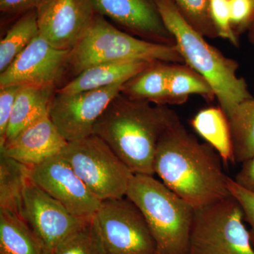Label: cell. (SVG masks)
<instances>
[{"label":"cell","instance_id":"f1b7e54d","mask_svg":"<svg viewBox=\"0 0 254 254\" xmlns=\"http://www.w3.org/2000/svg\"><path fill=\"white\" fill-rule=\"evenodd\" d=\"M228 188L230 194L238 200L243 209L245 222L250 227L251 240L254 247V192L237 185L231 177L229 178Z\"/></svg>","mask_w":254,"mask_h":254},{"label":"cell","instance_id":"cb8c5ba5","mask_svg":"<svg viewBox=\"0 0 254 254\" xmlns=\"http://www.w3.org/2000/svg\"><path fill=\"white\" fill-rule=\"evenodd\" d=\"M29 167L0 154V210L18 213Z\"/></svg>","mask_w":254,"mask_h":254},{"label":"cell","instance_id":"836d02e7","mask_svg":"<svg viewBox=\"0 0 254 254\" xmlns=\"http://www.w3.org/2000/svg\"><path fill=\"white\" fill-rule=\"evenodd\" d=\"M252 1L254 3V0H252Z\"/></svg>","mask_w":254,"mask_h":254},{"label":"cell","instance_id":"4fadbf2b","mask_svg":"<svg viewBox=\"0 0 254 254\" xmlns=\"http://www.w3.org/2000/svg\"><path fill=\"white\" fill-rule=\"evenodd\" d=\"M36 11L39 36L62 50L79 43L95 16L91 0H43Z\"/></svg>","mask_w":254,"mask_h":254},{"label":"cell","instance_id":"484cf974","mask_svg":"<svg viewBox=\"0 0 254 254\" xmlns=\"http://www.w3.org/2000/svg\"><path fill=\"white\" fill-rule=\"evenodd\" d=\"M195 30L205 38H218L210 18L208 0H170Z\"/></svg>","mask_w":254,"mask_h":254},{"label":"cell","instance_id":"ba28073f","mask_svg":"<svg viewBox=\"0 0 254 254\" xmlns=\"http://www.w3.org/2000/svg\"><path fill=\"white\" fill-rule=\"evenodd\" d=\"M93 220L108 254H158L143 213L127 197L102 201Z\"/></svg>","mask_w":254,"mask_h":254},{"label":"cell","instance_id":"5bb4252c","mask_svg":"<svg viewBox=\"0 0 254 254\" xmlns=\"http://www.w3.org/2000/svg\"><path fill=\"white\" fill-rule=\"evenodd\" d=\"M95 11L133 34L160 44L175 46L154 0H91Z\"/></svg>","mask_w":254,"mask_h":254},{"label":"cell","instance_id":"7c38bea8","mask_svg":"<svg viewBox=\"0 0 254 254\" xmlns=\"http://www.w3.org/2000/svg\"><path fill=\"white\" fill-rule=\"evenodd\" d=\"M71 50H58L38 36L4 71L0 88L10 86L55 87L68 66Z\"/></svg>","mask_w":254,"mask_h":254},{"label":"cell","instance_id":"5b68a950","mask_svg":"<svg viewBox=\"0 0 254 254\" xmlns=\"http://www.w3.org/2000/svg\"><path fill=\"white\" fill-rule=\"evenodd\" d=\"M133 61L185 64L176 46L136 38L95 14L86 34L70 51L68 66L76 76L100 64Z\"/></svg>","mask_w":254,"mask_h":254},{"label":"cell","instance_id":"7a4b0ae2","mask_svg":"<svg viewBox=\"0 0 254 254\" xmlns=\"http://www.w3.org/2000/svg\"><path fill=\"white\" fill-rule=\"evenodd\" d=\"M179 118L167 105L131 99L121 93L95 124L93 134L109 145L133 175L154 176L158 142Z\"/></svg>","mask_w":254,"mask_h":254},{"label":"cell","instance_id":"603a6c76","mask_svg":"<svg viewBox=\"0 0 254 254\" xmlns=\"http://www.w3.org/2000/svg\"><path fill=\"white\" fill-rule=\"evenodd\" d=\"M39 36L36 9L28 11L19 18L0 43V72Z\"/></svg>","mask_w":254,"mask_h":254},{"label":"cell","instance_id":"ac0fdd59","mask_svg":"<svg viewBox=\"0 0 254 254\" xmlns=\"http://www.w3.org/2000/svg\"><path fill=\"white\" fill-rule=\"evenodd\" d=\"M190 124L195 131L216 150L222 163L235 164L230 122L220 106L200 110Z\"/></svg>","mask_w":254,"mask_h":254},{"label":"cell","instance_id":"e0dca14e","mask_svg":"<svg viewBox=\"0 0 254 254\" xmlns=\"http://www.w3.org/2000/svg\"><path fill=\"white\" fill-rule=\"evenodd\" d=\"M55 87L22 86L13 108L2 146L32 124L49 115Z\"/></svg>","mask_w":254,"mask_h":254},{"label":"cell","instance_id":"d6986e66","mask_svg":"<svg viewBox=\"0 0 254 254\" xmlns=\"http://www.w3.org/2000/svg\"><path fill=\"white\" fill-rule=\"evenodd\" d=\"M170 64L155 62L124 84L122 93L133 100L168 104V78Z\"/></svg>","mask_w":254,"mask_h":254},{"label":"cell","instance_id":"44dd1931","mask_svg":"<svg viewBox=\"0 0 254 254\" xmlns=\"http://www.w3.org/2000/svg\"><path fill=\"white\" fill-rule=\"evenodd\" d=\"M167 91L170 105L185 103L193 94L201 95L209 101L215 98L208 82L185 64H170Z\"/></svg>","mask_w":254,"mask_h":254},{"label":"cell","instance_id":"9c48e42d","mask_svg":"<svg viewBox=\"0 0 254 254\" xmlns=\"http://www.w3.org/2000/svg\"><path fill=\"white\" fill-rule=\"evenodd\" d=\"M18 214L46 254H51L57 246L88 222L73 216L30 177L23 190Z\"/></svg>","mask_w":254,"mask_h":254},{"label":"cell","instance_id":"9a60e30c","mask_svg":"<svg viewBox=\"0 0 254 254\" xmlns=\"http://www.w3.org/2000/svg\"><path fill=\"white\" fill-rule=\"evenodd\" d=\"M67 143L47 115L0 147V154L31 168L60 154Z\"/></svg>","mask_w":254,"mask_h":254},{"label":"cell","instance_id":"f546056e","mask_svg":"<svg viewBox=\"0 0 254 254\" xmlns=\"http://www.w3.org/2000/svg\"><path fill=\"white\" fill-rule=\"evenodd\" d=\"M21 87L10 86L0 88V145L4 141L15 100Z\"/></svg>","mask_w":254,"mask_h":254},{"label":"cell","instance_id":"2e32d148","mask_svg":"<svg viewBox=\"0 0 254 254\" xmlns=\"http://www.w3.org/2000/svg\"><path fill=\"white\" fill-rule=\"evenodd\" d=\"M150 64L133 61L95 65L78 73L73 80L57 90V92L72 94L125 83L148 67Z\"/></svg>","mask_w":254,"mask_h":254},{"label":"cell","instance_id":"6da1fadb","mask_svg":"<svg viewBox=\"0 0 254 254\" xmlns=\"http://www.w3.org/2000/svg\"><path fill=\"white\" fill-rule=\"evenodd\" d=\"M222 160L208 143H201L179 118L164 132L157 147L155 175L194 208L230 195Z\"/></svg>","mask_w":254,"mask_h":254},{"label":"cell","instance_id":"30bf717a","mask_svg":"<svg viewBox=\"0 0 254 254\" xmlns=\"http://www.w3.org/2000/svg\"><path fill=\"white\" fill-rule=\"evenodd\" d=\"M124 84L72 94L56 91L50 103V118L68 142L91 136L95 124L123 91Z\"/></svg>","mask_w":254,"mask_h":254},{"label":"cell","instance_id":"ffe728a7","mask_svg":"<svg viewBox=\"0 0 254 254\" xmlns=\"http://www.w3.org/2000/svg\"><path fill=\"white\" fill-rule=\"evenodd\" d=\"M0 254H46L19 214L0 210Z\"/></svg>","mask_w":254,"mask_h":254},{"label":"cell","instance_id":"4316f807","mask_svg":"<svg viewBox=\"0 0 254 254\" xmlns=\"http://www.w3.org/2000/svg\"><path fill=\"white\" fill-rule=\"evenodd\" d=\"M210 18L217 36L238 47V35L234 30L230 16L229 0H208Z\"/></svg>","mask_w":254,"mask_h":254},{"label":"cell","instance_id":"8fae6325","mask_svg":"<svg viewBox=\"0 0 254 254\" xmlns=\"http://www.w3.org/2000/svg\"><path fill=\"white\" fill-rule=\"evenodd\" d=\"M29 177L42 190L81 220H93L102 201L61 154L29 168Z\"/></svg>","mask_w":254,"mask_h":254},{"label":"cell","instance_id":"52a82bcc","mask_svg":"<svg viewBox=\"0 0 254 254\" xmlns=\"http://www.w3.org/2000/svg\"><path fill=\"white\" fill-rule=\"evenodd\" d=\"M60 154L101 201L126 197L133 174L99 136L68 142Z\"/></svg>","mask_w":254,"mask_h":254},{"label":"cell","instance_id":"1f68e13d","mask_svg":"<svg viewBox=\"0 0 254 254\" xmlns=\"http://www.w3.org/2000/svg\"><path fill=\"white\" fill-rule=\"evenodd\" d=\"M233 180L240 186L254 192V157L242 164Z\"/></svg>","mask_w":254,"mask_h":254},{"label":"cell","instance_id":"d4e9b609","mask_svg":"<svg viewBox=\"0 0 254 254\" xmlns=\"http://www.w3.org/2000/svg\"><path fill=\"white\" fill-rule=\"evenodd\" d=\"M50 254H108V252L93 220L65 239Z\"/></svg>","mask_w":254,"mask_h":254},{"label":"cell","instance_id":"4dcf8cb0","mask_svg":"<svg viewBox=\"0 0 254 254\" xmlns=\"http://www.w3.org/2000/svg\"><path fill=\"white\" fill-rule=\"evenodd\" d=\"M43 0H0V10L9 14H17L34 10Z\"/></svg>","mask_w":254,"mask_h":254},{"label":"cell","instance_id":"3957f363","mask_svg":"<svg viewBox=\"0 0 254 254\" xmlns=\"http://www.w3.org/2000/svg\"><path fill=\"white\" fill-rule=\"evenodd\" d=\"M165 26L185 64L208 82L222 110L229 117L237 105L253 98L245 78L237 75L239 64L205 41L170 0H154Z\"/></svg>","mask_w":254,"mask_h":254},{"label":"cell","instance_id":"d6a6232c","mask_svg":"<svg viewBox=\"0 0 254 254\" xmlns=\"http://www.w3.org/2000/svg\"><path fill=\"white\" fill-rule=\"evenodd\" d=\"M249 39H250L251 43L254 44V23L253 26H252V28L249 31Z\"/></svg>","mask_w":254,"mask_h":254},{"label":"cell","instance_id":"7402d4cb","mask_svg":"<svg viewBox=\"0 0 254 254\" xmlns=\"http://www.w3.org/2000/svg\"><path fill=\"white\" fill-rule=\"evenodd\" d=\"M235 163L254 157V98L237 105L228 117Z\"/></svg>","mask_w":254,"mask_h":254},{"label":"cell","instance_id":"8992f818","mask_svg":"<svg viewBox=\"0 0 254 254\" xmlns=\"http://www.w3.org/2000/svg\"><path fill=\"white\" fill-rule=\"evenodd\" d=\"M245 213L231 194L194 208L188 254H254Z\"/></svg>","mask_w":254,"mask_h":254},{"label":"cell","instance_id":"277c9868","mask_svg":"<svg viewBox=\"0 0 254 254\" xmlns=\"http://www.w3.org/2000/svg\"><path fill=\"white\" fill-rule=\"evenodd\" d=\"M126 197L143 213L158 254H188L192 205L152 175H133Z\"/></svg>","mask_w":254,"mask_h":254},{"label":"cell","instance_id":"83f0119b","mask_svg":"<svg viewBox=\"0 0 254 254\" xmlns=\"http://www.w3.org/2000/svg\"><path fill=\"white\" fill-rule=\"evenodd\" d=\"M232 25L237 35L250 31L254 23V3L252 0H229Z\"/></svg>","mask_w":254,"mask_h":254}]
</instances>
